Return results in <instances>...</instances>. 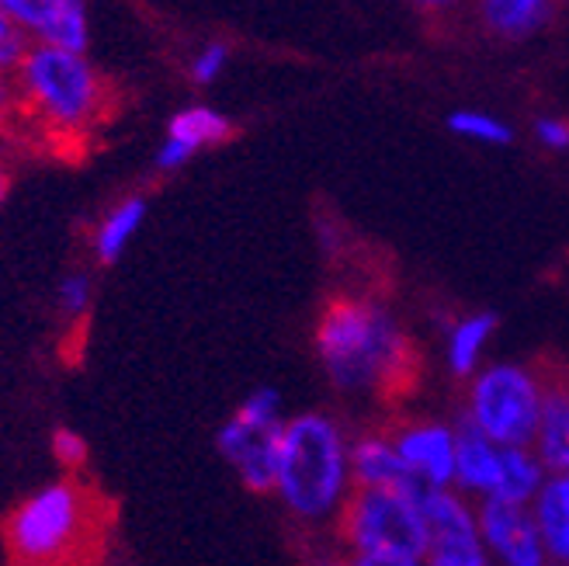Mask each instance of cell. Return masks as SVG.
<instances>
[{
    "instance_id": "14",
    "label": "cell",
    "mask_w": 569,
    "mask_h": 566,
    "mask_svg": "<svg viewBox=\"0 0 569 566\" xmlns=\"http://www.w3.org/2000/svg\"><path fill=\"white\" fill-rule=\"evenodd\" d=\"M147 212H150V198L147 195H126L119 198L116 206H111L101 222L94 226V237H91V247H94V261L98 265H116L126 247L132 244V237L142 230V222H147Z\"/></svg>"
},
{
    "instance_id": "6",
    "label": "cell",
    "mask_w": 569,
    "mask_h": 566,
    "mask_svg": "<svg viewBox=\"0 0 569 566\" xmlns=\"http://www.w3.org/2000/svg\"><path fill=\"white\" fill-rule=\"evenodd\" d=\"M538 414H542V376L531 365L497 361L472 376L462 417L493 445L531 448Z\"/></svg>"
},
{
    "instance_id": "26",
    "label": "cell",
    "mask_w": 569,
    "mask_h": 566,
    "mask_svg": "<svg viewBox=\"0 0 569 566\" xmlns=\"http://www.w3.org/2000/svg\"><path fill=\"white\" fill-rule=\"evenodd\" d=\"M535 136L542 139L549 150H566L569 147V122H562V119H538L535 122Z\"/></svg>"
},
{
    "instance_id": "7",
    "label": "cell",
    "mask_w": 569,
    "mask_h": 566,
    "mask_svg": "<svg viewBox=\"0 0 569 566\" xmlns=\"http://www.w3.org/2000/svg\"><path fill=\"white\" fill-rule=\"evenodd\" d=\"M396 451L413 476V484L427 490H455V451H459V438H455V424L435 420V417H413L400 420L389 428Z\"/></svg>"
},
{
    "instance_id": "10",
    "label": "cell",
    "mask_w": 569,
    "mask_h": 566,
    "mask_svg": "<svg viewBox=\"0 0 569 566\" xmlns=\"http://www.w3.org/2000/svg\"><path fill=\"white\" fill-rule=\"evenodd\" d=\"M281 428L284 424H278V428H258V424H250L240 414H233L216 431L219 456L237 469L240 484L250 494H274Z\"/></svg>"
},
{
    "instance_id": "29",
    "label": "cell",
    "mask_w": 569,
    "mask_h": 566,
    "mask_svg": "<svg viewBox=\"0 0 569 566\" xmlns=\"http://www.w3.org/2000/svg\"><path fill=\"white\" fill-rule=\"evenodd\" d=\"M312 566H355L351 556H340V553H330V556H320Z\"/></svg>"
},
{
    "instance_id": "19",
    "label": "cell",
    "mask_w": 569,
    "mask_h": 566,
    "mask_svg": "<svg viewBox=\"0 0 569 566\" xmlns=\"http://www.w3.org/2000/svg\"><path fill=\"white\" fill-rule=\"evenodd\" d=\"M552 0H482V21L500 39H528L549 21Z\"/></svg>"
},
{
    "instance_id": "1",
    "label": "cell",
    "mask_w": 569,
    "mask_h": 566,
    "mask_svg": "<svg viewBox=\"0 0 569 566\" xmlns=\"http://www.w3.org/2000/svg\"><path fill=\"white\" fill-rule=\"evenodd\" d=\"M317 358L345 396L400 400L420 376L413 337L386 306L368 296H330L317 320Z\"/></svg>"
},
{
    "instance_id": "9",
    "label": "cell",
    "mask_w": 569,
    "mask_h": 566,
    "mask_svg": "<svg viewBox=\"0 0 569 566\" xmlns=\"http://www.w3.org/2000/svg\"><path fill=\"white\" fill-rule=\"evenodd\" d=\"M0 11L21 28L28 42L70 52H88L91 46L88 0H0Z\"/></svg>"
},
{
    "instance_id": "28",
    "label": "cell",
    "mask_w": 569,
    "mask_h": 566,
    "mask_svg": "<svg viewBox=\"0 0 569 566\" xmlns=\"http://www.w3.org/2000/svg\"><path fill=\"white\" fill-rule=\"evenodd\" d=\"M8 195H11V171H8V163L0 160V206L8 202Z\"/></svg>"
},
{
    "instance_id": "2",
    "label": "cell",
    "mask_w": 569,
    "mask_h": 566,
    "mask_svg": "<svg viewBox=\"0 0 569 566\" xmlns=\"http://www.w3.org/2000/svg\"><path fill=\"white\" fill-rule=\"evenodd\" d=\"M351 490V438L345 428L323 410L284 420L274 479L284 512L306 528H333Z\"/></svg>"
},
{
    "instance_id": "8",
    "label": "cell",
    "mask_w": 569,
    "mask_h": 566,
    "mask_svg": "<svg viewBox=\"0 0 569 566\" xmlns=\"http://www.w3.org/2000/svg\"><path fill=\"white\" fill-rule=\"evenodd\" d=\"M476 525L493 566H552L531 507L487 497L476 504Z\"/></svg>"
},
{
    "instance_id": "16",
    "label": "cell",
    "mask_w": 569,
    "mask_h": 566,
    "mask_svg": "<svg viewBox=\"0 0 569 566\" xmlns=\"http://www.w3.org/2000/svg\"><path fill=\"white\" fill-rule=\"evenodd\" d=\"M546 479H549V469L542 466V459L535 456V448H500L497 484H493L490 497L531 507L535 497L542 494Z\"/></svg>"
},
{
    "instance_id": "24",
    "label": "cell",
    "mask_w": 569,
    "mask_h": 566,
    "mask_svg": "<svg viewBox=\"0 0 569 566\" xmlns=\"http://www.w3.org/2000/svg\"><path fill=\"white\" fill-rule=\"evenodd\" d=\"M28 36L21 32V28L0 11V73H14L24 60V52H28Z\"/></svg>"
},
{
    "instance_id": "12",
    "label": "cell",
    "mask_w": 569,
    "mask_h": 566,
    "mask_svg": "<svg viewBox=\"0 0 569 566\" xmlns=\"http://www.w3.org/2000/svg\"><path fill=\"white\" fill-rule=\"evenodd\" d=\"M351 479L355 487H396L423 494L407 473L400 451H396L389 428L361 431L358 438H351Z\"/></svg>"
},
{
    "instance_id": "15",
    "label": "cell",
    "mask_w": 569,
    "mask_h": 566,
    "mask_svg": "<svg viewBox=\"0 0 569 566\" xmlns=\"http://www.w3.org/2000/svg\"><path fill=\"white\" fill-rule=\"evenodd\" d=\"M497 324H500V317L482 309V314L459 317L448 327L445 361H448V373L455 379H469V376L479 373V358H482V351H487L490 337L497 334Z\"/></svg>"
},
{
    "instance_id": "11",
    "label": "cell",
    "mask_w": 569,
    "mask_h": 566,
    "mask_svg": "<svg viewBox=\"0 0 569 566\" xmlns=\"http://www.w3.org/2000/svg\"><path fill=\"white\" fill-rule=\"evenodd\" d=\"M542 376V414H538L535 456L542 459L549 476L569 473V373L556 361L538 365Z\"/></svg>"
},
{
    "instance_id": "4",
    "label": "cell",
    "mask_w": 569,
    "mask_h": 566,
    "mask_svg": "<svg viewBox=\"0 0 569 566\" xmlns=\"http://www.w3.org/2000/svg\"><path fill=\"white\" fill-rule=\"evenodd\" d=\"M101 504L73 476L52 479L14 504L4 522L11 566H77L98 539Z\"/></svg>"
},
{
    "instance_id": "22",
    "label": "cell",
    "mask_w": 569,
    "mask_h": 566,
    "mask_svg": "<svg viewBox=\"0 0 569 566\" xmlns=\"http://www.w3.org/2000/svg\"><path fill=\"white\" fill-rule=\"evenodd\" d=\"M226 63H230V46H226V42H209V46H202V49L194 52V60L188 67V77H191V83H198V88H209L212 80H219Z\"/></svg>"
},
{
    "instance_id": "25",
    "label": "cell",
    "mask_w": 569,
    "mask_h": 566,
    "mask_svg": "<svg viewBox=\"0 0 569 566\" xmlns=\"http://www.w3.org/2000/svg\"><path fill=\"white\" fill-rule=\"evenodd\" d=\"M21 119V95L14 73H0V129H8Z\"/></svg>"
},
{
    "instance_id": "23",
    "label": "cell",
    "mask_w": 569,
    "mask_h": 566,
    "mask_svg": "<svg viewBox=\"0 0 569 566\" xmlns=\"http://www.w3.org/2000/svg\"><path fill=\"white\" fill-rule=\"evenodd\" d=\"M49 448H52L56 463H60L63 469H70V473L88 463V451H91L88 438H83L80 431H73V428H56L52 438H49Z\"/></svg>"
},
{
    "instance_id": "21",
    "label": "cell",
    "mask_w": 569,
    "mask_h": 566,
    "mask_svg": "<svg viewBox=\"0 0 569 566\" xmlns=\"http://www.w3.org/2000/svg\"><path fill=\"white\" fill-rule=\"evenodd\" d=\"M448 126H451V132L476 139V143H493V147L510 143V129L493 116H482V111H455Z\"/></svg>"
},
{
    "instance_id": "5",
    "label": "cell",
    "mask_w": 569,
    "mask_h": 566,
    "mask_svg": "<svg viewBox=\"0 0 569 566\" xmlns=\"http://www.w3.org/2000/svg\"><path fill=\"white\" fill-rule=\"evenodd\" d=\"M333 535L351 559H423L431 546L420 494L396 487H355L333 525Z\"/></svg>"
},
{
    "instance_id": "20",
    "label": "cell",
    "mask_w": 569,
    "mask_h": 566,
    "mask_svg": "<svg viewBox=\"0 0 569 566\" xmlns=\"http://www.w3.org/2000/svg\"><path fill=\"white\" fill-rule=\"evenodd\" d=\"M91 306H94V275L91 271H70L60 278V286H56V309L80 324V320H88L91 314Z\"/></svg>"
},
{
    "instance_id": "13",
    "label": "cell",
    "mask_w": 569,
    "mask_h": 566,
    "mask_svg": "<svg viewBox=\"0 0 569 566\" xmlns=\"http://www.w3.org/2000/svg\"><path fill=\"white\" fill-rule=\"evenodd\" d=\"M455 438H459V451H455V490L487 500L497 484L500 445L476 431L466 417H459V424H455Z\"/></svg>"
},
{
    "instance_id": "3",
    "label": "cell",
    "mask_w": 569,
    "mask_h": 566,
    "mask_svg": "<svg viewBox=\"0 0 569 566\" xmlns=\"http://www.w3.org/2000/svg\"><path fill=\"white\" fill-rule=\"evenodd\" d=\"M21 119L60 139H83L111 111V83L88 52L32 42L14 70Z\"/></svg>"
},
{
    "instance_id": "30",
    "label": "cell",
    "mask_w": 569,
    "mask_h": 566,
    "mask_svg": "<svg viewBox=\"0 0 569 566\" xmlns=\"http://www.w3.org/2000/svg\"><path fill=\"white\" fill-rule=\"evenodd\" d=\"M423 4H448V0H423Z\"/></svg>"
},
{
    "instance_id": "27",
    "label": "cell",
    "mask_w": 569,
    "mask_h": 566,
    "mask_svg": "<svg viewBox=\"0 0 569 566\" xmlns=\"http://www.w3.org/2000/svg\"><path fill=\"white\" fill-rule=\"evenodd\" d=\"M351 563L355 566H423V559H389V556H361Z\"/></svg>"
},
{
    "instance_id": "18",
    "label": "cell",
    "mask_w": 569,
    "mask_h": 566,
    "mask_svg": "<svg viewBox=\"0 0 569 566\" xmlns=\"http://www.w3.org/2000/svg\"><path fill=\"white\" fill-rule=\"evenodd\" d=\"M230 136H233V122L209 105H191L167 122V139L188 147L191 153L206 150V147H219Z\"/></svg>"
},
{
    "instance_id": "17",
    "label": "cell",
    "mask_w": 569,
    "mask_h": 566,
    "mask_svg": "<svg viewBox=\"0 0 569 566\" xmlns=\"http://www.w3.org/2000/svg\"><path fill=\"white\" fill-rule=\"evenodd\" d=\"M531 515L542 532L549 559L556 566H569V473L546 479L542 494L531 504Z\"/></svg>"
}]
</instances>
